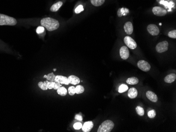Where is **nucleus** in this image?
Here are the masks:
<instances>
[{"label": "nucleus", "instance_id": "nucleus-1", "mask_svg": "<svg viewBox=\"0 0 176 132\" xmlns=\"http://www.w3.org/2000/svg\"><path fill=\"white\" fill-rule=\"evenodd\" d=\"M41 24L49 31L56 30L60 26V24L58 20L51 17L43 18L41 21Z\"/></svg>", "mask_w": 176, "mask_h": 132}, {"label": "nucleus", "instance_id": "nucleus-2", "mask_svg": "<svg viewBox=\"0 0 176 132\" xmlns=\"http://www.w3.org/2000/svg\"><path fill=\"white\" fill-rule=\"evenodd\" d=\"M17 23V21L14 17L0 14V26H15Z\"/></svg>", "mask_w": 176, "mask_h": 132}, {"label": "nucleus", "instance_id": "nucleus-3", "mask_svg": "<svg viewBox=\"0 0 176 132\" xmlns=\"http://www.w3.org/2000/svg\"><path fill=\"white\" fill-rule=\"evenodd\" d=\"M114 126V124L112 121L107 120L103 122L98 129V132H111Z\"/></svg>", "mask_w": 176, "mask_h": 132}, {"label": "nucleus", "instance_id": "nucleus-4", "mask_svg": "<svg viewBox=\"0 0 176 132\" xmlns=\"http://www.w3.org/2000/svg\"><path fill=\"white\" fill-rule=\"evenodd\" d=\"M169 48V44L167 41H163L161 42H160L156 45V49L157 52L159 53H161L163 52H165L167 51Z\"/></svg>", "mask_w": 176, "mask_h": 132}, {"label": "nucleus", "instance_id": "nucleus-5", "mask_svg": "<svg viewBox=\"0 0 176 132\" xmlns=\"http://www.w3.org/2000/svg\"><path fill=\"white\" fill-rule=\"evenodd\" d=\"M124 42L127 46L132 50L136 48L137 45L135 41L130 37H125L124 39Z\"/></svg>", "mask_w": 176, "mask_h": 132}, {"label": "nucleus", "instance_id": "nucleus-6", "mask_svg": "<svg viewBox=\"0 0 176 132\" xmlns=\"http://www.w3.org/2000/svg\"><path fill=\"white\" fill-rule=\"evenodd\" d=\"M138 67L144 72H148L150 70V65L149 64L148 62L144 61V60H140L138 62Z\"/></svg>", "mask_w": 176, "mask_h": 132}, {"label": "nucleus", "instance_id": "nucleus-7", "mask_svg": "<svg viewBox=\"0 0 176 132\" xmlns=\"http://www.w3.org/2000/svg\"><path fill=\"white\" fill-rule=\"evenodd\" d=\"M147 30L148 32L153 36H156L159 34L160 31H159L158 27L155 25V24H150L147 27Z\"/></svg>", "mask_w": 176, "mask_h": 132}, {"label": "nucleus", "instance_id": "nucleus-8", "mask_svg": "<svg viewBox=\"0 0 176 132\" xmlns=\"http://www.w3.org/2000/svg\"><path fill=\"white\" fill-rule=\"evenodd\" d=\"M152 12L155 15L159 17L165 16L167 14V11L165 9L159 6H155L153 8Z\"/></svg>", "mask_w": 176, "mask_h": 132}, {"label": "nucleus", "instance_id": "nucleus-9", "mask_svg": "<svg viewBox=\"0 0 176 132\" xmlns=\"http://www.w3.org/2000/svg\"><path fill=\"white\" fill-rule=\"evenodd\" d=\"M120 55L123 59H128L129 56V51L128 48L123 46L120 49Z\"/></svg>", "mask_w": 176, "mask_h": 132}, {"label": "nucleus", "instance_id": "nucleus-10", "mask_svg": "<svg viewBox=\"0 0 176 132\" xmlns=\"http://www.w3.org/2000/svg\"><path fill=\"white\" fill-rule=\"evenodd\" d=\"M54 82H58L61 84L69 85L70 84L68 78L65 76H61V75H57L55 76Z\"/></svg>", "mask_w": 176, "mask_h": 132}, {"label": "nucleus", "instance_id": "nucleus-11", "mask_svg": "<svg viewBox=\"0 0 176 132\" xmlns=\"http://www.w3.org/2000/svg\"><path fill=\"white\" fill-rule=\"evenodd\" d=\"M124 30L125 33L128 35H131L133 33L134 28L131 22H127L125 23L124 26Z\"/></svg>", "mask_w": 176, "mask_h": 132}, {"label": "nucleus", "instance_id": "nucleus-12", "mask_svg": "<svg viewBox=\"0 0 176 132\" xmlns=\"http://www.w3.org/2000/svg\"><path fill=\"white\" fill-rule=\"evenodd\" d=\"M94 127V123L92 121L87 122L84 124L82 127V131L84 132H89L91 131Z\"/></svg>", "mask_w": 176, "mask_h": 132}, {"label": "nucleus", "instance_id": "nucleus-13", "mask_svg": "<svg viewBox=\"0 0 176 132\" xmlns=\"http://www.w3.org/2000/svg\"><path fill=\"white\" fill-rule=\"evenodd\" d=\"M146 96L151 102H156L158 101V97H157L156 94L152 92V91L147 92Z\"/></svg>", "mask_w": 176, "mask_h": 132}, {"label": "nucleus", "instance_id": "nucleus-14", "mask_svg": "<svg viewBox=\"0 0 176 132\" xmlns=\"http://www.w3.org/2000/svg\"><path fill=\"white\" fill-rule=\"evenodd\" d=\"M128 95L129 97L131 99L135 98L138 95V91L136 88L132 87L128 91Z\"/></svg>", "mask_w": 176, "mask_h": 132}, {"label": "nucleus", "instance_id": "nucleus-15", "mask_svg": "<svg viewBox=\"0 0 176 132\" xmlns=\"http://www.w3.org/2000/svg\"><path fill=\"white\" fill-rule=\"evenodd\" d=\"M69 83L73 85H77L79 84L80 79L79 78L75 75H70L68 77Z\"/></svg>", "mask_w": 176, "mask_h": 132}, {"label": "nucleus", "instance_id": "nucleus-16", "mask_svg": "<svg viewBox=\"0 0 176 132\" xmlns=\"http://www.w3.org/2000/svg\"><path fill=\"white\" fill-rule=\"evenodd\" d=\"M176 75L175 74H170L166 76L164 79L165 82L167 83H171L176 80Z\"/></svg>", "mask_w": 176, "mask_h": 132}, {"label": "nucleus", "instance_id": "nucleus-17", "mask_svg": "<svg viewBox=\"0 0 176 132\" xmlns=\"http://www.w3.org/2000/svg\"><path fill=\"white\" fill-rule=\"evenodd\" d=\"M63 2L61 1L58 2L57 3H55L51 6L50 8V11L51 12H57L60 9L61 6H62Z\"/></svg>", "mask_w": 176, "mask_h": 132}, {"label": "nucleus", "instance_id": "nucleus-18", "mask_svg": "<svg viewBox=\"0 0 176 132\" xmlns=\"http://www.w3.org/2000/svg\"><path fill=\"white\" fill-rule=\"evenodd\" d=\"M126 82L128 84L135 85L139 83V79L136 77H132L127 79Z\"/></svg>", "mask_w": 176, "mask_h": 132}, {"label": "nucleus", "instance_id": "nucleus-19", "mask_svg": "<svg viewBox=\"0 0 176 132\" xmlns=\"http://www.w3.org/2000/svg\"><path fill=\"white\" fill-rule=\"evenodd\" d=\"M129 11L128 9L127 8H120L118 10V15L119 17H121L123 15H126L127 14L129 13Z\"/></svg>", "mask_w": 176, "mask_h": 132}, {"label": "nucleus", "instance_id": "nucleus-20", "mask_svg": "<svg viewBox=\"0 0 176 132\" xmlns=\"http://www.w3.org/2000/svg\"><path fill=\"white\" fill-rule=\"evenodd\" d=\"M57 93L60 95L64 96L67 94L68 91L65 87L61 86L57 90Z\"/></svg>", "mask_w": 176, "mask_h": 132}, {"label": "nucleus", "instance_id": "nucleus-21", "mask_svg": "<svg viewBox=\"0 0 176 132\" xmlns=\"http://www.w3.org/2000/svg\"><path fill=\"white\" fill-rule=\"evenodd\" d=\"M91 4L94 6H102L105 3V0H90Z\"/></svg>", "mask_w": 176, "mask_h": 132}, {"label": "nucleus", "instance_id": "nucleus-22", "mask_svg": "<svg viewBox=\"0 0 176 132\" xmlns=\"http://www.w3.org/2000/svg\"><path fill=\"white\" fill-rule=\"evenodd\" d=\"M136 111L137 113L140 116H142L145 114V111L142 107L139 106H137L136 108Z\"/></svg>", "mask_w": 176, "mask_h": 132}, {"label": "nucleus", "instance_id": "nucleus-23", "mask_svg": "<svg viewBox=\"0 0 176 132\" xmlns=\"http://www.w3.org/2000/svg\"><path fill=\"white\" fill-rule=\"evenodd\" d=\"M85 92V88L81 85H77L76 87V93L79 94H82Z\"/></svg>", "mask_w": 176, "mask_h": 132}, {"label": "nucleus", "instance_id": "nucleus-24", "mask_svg": "<svg viewBox=\"0 0 176 132\" xmlns=\"http://www.w3.org/2000/svg\"><path fill=\"white\" fill-rule=\"evenodd\" d=\"M128 90V86L127 85L121 84L119 87L118 91L119 93H122L125 92V91H127Z\"/></svg>", "mask_w": 176, "mask_h": 132}, {"label": "nucleus", "instance_id": "nucleus-25", "mask_svg": "<svg viewBox=\"0 0 176 132\" xmlns=\"http://www.w3.org/2000/svg\"><path fill=\"white\" fill-rule=\"evenodd\" d=\"M38 86L40 87L41 89H42L44 91H46L48 90V87H47V85H46V81H44V82H40L38 83Z\"/></svg>", "mask_w": 176, "mask_h": 132}, {"label": "nucleus", "instance_id": "nucleus-26", "mask_svg": "<svg viewBox=\"0 0 176 132\" xmlns=\"http://www.w3.org/2000/svg\"><path fill=\"white\" fill-rule=\"evenodd\" d=\"M55 75L53 73H49L48 75H46V79L49 81L54 82V79L55 78Z\"/></svg>", "mask_w": 176, "mask_h": 132}, {"label": "nucleus", "instance_id": "nucleus-27", "mask_svg": "<svg viewBox=\"0 0 176 132\" xmlns=\"http://www.w3.org/2000/svg\"><path fill=\"white\" fill-rule=\"evenodd\" d=\"M46 85H47V87H48V89H53L54 88V83H55V82H51L49 81H46Z\"/></svg>", "mask_w": 176, "mask_h": 132}, {"label": "nucleus", "instance_id": "nucleus-28", "mask_svg": "<svg viewBox=\"0 0 176 132\" xmlns=\"http://www.w3.org/2000/svg\"><path fill=\"white\" fill-rule=\"evenodd\" d=\"M68 93L70 95H74L76 94V87H74V86H70L69 87Z\"/></svg>", "mask_w": 176, "mask_h": 132}, {"label": "nucleus", "instance_id": "nucleus-29", "mask_svg": "<svg viewBox=\"0 0 176 132\" xmlns=\"http://www.w3.org/2000/svg\"><path fill=\"white\" fill-rule=\"evenodd\" d=\"M156 113L154 110H150V111L148 112V116L149 118H154L156 116Z\"/></svg>", "mask_w": 176, "mask_h": 132}, {"label": "nucleus", "instance_id": "nucleus-30", "mask_svg": "<svg viewBox=\"0 0 176 132\" xmlns=\"http://www.w3.org/2000/svg\"><path fill=\"white\" fill-rule=\"evenodd\" d=\"M168 37L172 39H176V30H174L173 31H171L168 33Z\"/></svg>", "mask_w": 176, "mask_h": 132}, {"label": "nucleus", "instance_id": "nucleus-31", "mask_svg": "<svg viewBox=\"0 0 176 132\" xmlns=\"http://www.w3.org/2000/svg\"><path fill=\"white\" fill-rule=\"evenodd\" d=\"M83 10H84V8H83L82 5H79L76 8V9H75V12L77 14H79L81 12L83 11Z\"/></svg>", "mask_w": 176, "mask_h": 132}, {"label": "nucleus", "instance_id": "nucleus-32", "mask_svg": "<svg viewBox=\"0 0 176 132\" xmlns=\"http://www.w3.org/2000/svg\"><path fill=\"white\" fill-rule=\"evenodd\" d=\"M82 124L80 123V122L76 123L73 125V128H74V129H77V130L81 129L82 128Z\"/></svg>", "mask_w": 176, "mask_h": 132}, {"label": "nucleus", "instance_id": "nucleus-33", "mask_svg": "<svg viewBox=\"0 0 176 132\" xmlns=\"http://www.w3.org/2000/svg\"><path fill=\"white\" fill-rule=\"evenodd\" d=\"M44 31V28L42 26H39L37 28V34H41Z\"/></svg>", "mask_w": 176, "mask_h": 132}, {"label": "nucleus", "instance_id": "nucleus-34", "mask_svg": "<svg viewBox=\"0 0 176 132\" xmlns=\"http://www.w3.org/2000/svg\"><path fill=\"white\" fill-rule=\"evenodd\" d=\"M62 86V85L61 84L59 83L58 82H55V83H54V88L53 89L54 90H58L59 87H61Z\"/></svg>", "mask_w": 176, "mask_h": 132}, {"label": "nucleus", "instance_id": "nucleus-35", "mask_svg": "<svg viewBox=\"0 0 176 132\" xmlns=\"http://www.w3.org/2000/svg\"><path fill=\"white\" fill-rule=\"evenodd\" d=\"M75 118H76V120H78V121H82V116H81L80 115H79V114H77V115H76V116H75Z\"/></svg>", "mask_w": 176, "mask_h": 132}, {"label": "nucleus", "instance_id": "nucleus-36", "mask_svg": "<svg viewBox=\"0 0 176 132\" xmlns=\"http://www.w3.org/2000/svg\"><path fill=\"white\" fill-rule=\"evenodd\" d=\"M159 3H160V4H164V5H165V6H169V3L167 1H165L164 0H162V1H161Z\"/></svg>", "mask_w": 176, "mask_h": 132}, {"label": "nucleus", "instance_id": "nucleus-37", "mask_svg": "<svg viewBox=\"0 0 176 132\" xmlns=\"http://www.w3.org/2000/svg\"><path fill=\"white\" fill-rule=\"evenodd\" d=\"M161 1H162V0H157V1L158 3H159V2H160Z\"/></svg>", "mask_w": 176, "mask_h": 132}, {"label": "nucleus", "instance_id": "nucleus-38", "mask_svg": "<svg viewBox=\"0 0 176 132\" xmlns=\"http://www.w3.org/2000/svg\"><path fill=\"white\" fill-rule=\"evenodd\" d=\"M56 70H57V69H56V68H54V69H53V71H56Z\"/></svg>", "mask_w": 176, "mask_h": 132}, {"label": "nucleus", "instance_id": "nucleus-39", "mask_svg": "<svg viewBox=\"0 0 176 132\" xmlns=\"http://www.w3.org/2000/svg\"><path fill=\"white\" fill-rule=\"evenodd\" d=\"M44 78H46V75H45L44 76Z\"/></svg>", "mask_w": 176, "mask_h": 132}, {"label": "nucleus", "instance_id": "nucleus-40", "mask_svg": "<svg viewBox=\"0 0 176 132\" xmlns=\"http://www.w3.org/2000/svg\"><path fill=\"white\" fill-rule=\"evenodd\" d=\"M159 25H160V26H161L162 24H161V23H159Z\"/></svg>", "mask_w": 176, "mask_h": 132}]
</instances>
